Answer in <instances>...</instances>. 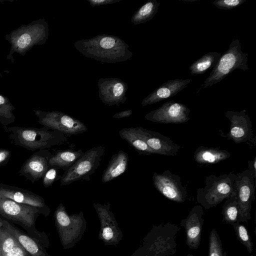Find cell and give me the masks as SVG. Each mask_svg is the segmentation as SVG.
I'll return each mask as SVG.
<instances>
[{
  "label": "cell",
  "instance_id": "cell-1",
  "mask_svg": "<svg viewBox=\"0 0 256 256\" xmlns=\"http://www.w3.org/2000/svg\"><path fill=\"white\" fill-rule=\"evenodd\" d=\"M76 48L85 56L112 64L125 62L132 57L129 46L119 37L102 34L74 43Z\"/></svg>",
  "mask_w": 256,
  "mask_h": 256
},
{
  "label": "cell",
  "instance_id": "cell-2",
  "mask_svg": "<svg viewBox=\"0 0 256 256\" xmlns=\"http://www.w3.org/2000/svg\"><path fill=\"white\" fill-rule=\"evenodd\" d=\"M6 130L12 144L31 151L59 146L68 140V135L46 126L38 128L13 126Z\"/></svg>",
  "mask_w": 256,
  "mask_h": 256
},
{
  "label": "cell",
  "instance_id": "cell-3",
  "mask_svg": "<svg viewBox=\"0 0 256 256\" xmlns=\"http://www.w3.org/2000/svg\"><path fill=\"white\" fill-rule=\"evenodd\" d=\"M170 222L153 226L142 246L131 256H170L176 252L175 238L180 230Z\"/></svg>",
  "mask_w": 256,
  "mask_h": 256
},
{
  "label": "cell",
  "instance_id": "cell-4",
  "mask_svg": "<svg viewBox=\"0 0 256 256\" xmlns=\"http://www.w3.org/2000/svg\"><path fill=\"white\" fill-rule=\"evenodd\" d=\"M236 177V174L233 172L219 176L211 174L206 176L204 186L196 190L197 202L204 210H208L235 195Z\"/></svg>",
  "mask_w": 256,
  "mask_h": 256
},
{
  "label": "cell",
  "instance_id": "cell-5",
  "mask_svg": "<svg viewBox=\"0 0 256 256\" xmlns=\"http://www.w3.org/2000/svg\"><path fill=\"white\" fill-rule=\"evenodd\" d=\"M54 216L63 248L66 250L72 248L82 239L86 229V222L82 212L68 214L65 206L60 203Z\"/></svg>",
  "mask_w": 256,
  "mask_h": 256
},
{
  "label": "cell",
  "instance_id": "cell-6",
  "mask_svg": "<svg viewBox=\"0 0 256 256\" xmlns=\"http://www.w3.org/2000/svg\"><path fill=\"white\" fill-rule=\"evenodd\" d=\"M248 53L242 50L240 40H233L228 50L221 55L201 88H206L218 84L236 69L248 70Z\"/></svg>",
  "mask_w": 256,
  "mask_h": 256
},
{
  "label": "cell",
  "instance_id": "cell-7",
  "mask_svg": "<svg viewBox=\"0 0 256 256\" xmlns=\"http://www.w3.org/2000/svg\"><path fill=\"white\" fill-rule=\"evenodd\" d=\"M104 152V146H100L84 152L83 155L62 176L60 185H68L79 180H90V176L100 166Z\"/></svg>",
  "mask_w": 256,
  "mask_h": 256
},
{
  "label": "cell",
  "instance_id": "cell-8",
  "mask_svg": "<svg viewBox=\"0 0 256 256\" xmlns=\"http://www.w3.org/2000/svg\"><path fill=\"white\" fill-rule=\"evenodd\" d=\"M48 34V24L44 20L20 28L8 36L12 44L10 52L24 53L34 45L44 44Z\"/></svg>",
  "mask_w": 256,
  "mask_h": 256
},
{
  "label": "cell",
  "instance_id": "cell-9",
  "mask_svg": "<svg viewBox=\"0 0 256 256\" xmlns=\"http://www.w3.org/2000/svg\"><path fill=\"white\" fill-rule=\"evenodd\" d=\"M48 216L42 210L30 205L16 202L0 196V215L6 220L16 222L25 228H34L40 214Z\"/></svg>",
  "mask_w": 256,
  "mask_h": 256
},
{
  "label": "cell",
  "instance_id": "cell-10",
  "mask_svg": "<svg viewBox=\"0 0 256 256\" xmlns=\"http://www.w3.org/2000/svg\"><path fill=\"white\" fill-rule=\"evenodd\" d=\"M236 175L234 192L239 209L238 220L248 224L252 218L250 212L255 198L256 179L248 169Z\"/></svg>",
  "mask_w": 256,
  "mask_h": 256
},
{
  "label": "cell",
  "instance_id": "cell-11",
  "mask_svg": "<svg viewBox=\"0 0 256 256\" xmlns=\"http://www.w3.org/2000/svg\"><path fill=\"white\" fill-rule=\"evenodd\" d=\"M41 125L60 132L66 135H76L86 132V126L80 120L58 111L34 110Z\"/></svg>",
  "mask_w": 256,
  "mask_h": 256
},
{
  "label": "cell",
  "instance_id": "cell-12",
  "mask_svg": "<svg viewBox=\"0 0 256 256\" xmlns=\"http://www.w3.org/2000/svg\"><path fill=\"white\" fill-rule=\"evenodd\" d=\"M100 222V230L98 234L99 240L106 246H116L122 240L123 234L120 228L116 218L110 210V204H93Z\"/></svg>",
  "mask_w": 256,
  "mask_h": 256
},
{
  "label": "cell",
  "instance_id": "cell-13",
  "mask_svg": "<svg viewBox=\"0 0 256 256\" xmlns=\"http://www.w3.org/2000/svg\"><path fill=\"white\" fill-rule=\"evenodd\" d=\"M152 180L157 190L168 200L176 202H184L187 198L188 192L182 184L181 178L168 170L162 174L154 172Z\"/></svg>",
  "mask_w": 256,
  "mask_h": 256
},
{
  "label": "cell",
  "instance_id": "cell-14",
  "mask_svg": "<svg viewBox=\"0 0 256 256\" xmlns=\"http://www.w3.org/2000/svg\"><path fill=\"white\" fill-rule=\"evenodd\" d=\"M190 110L184 104L170 100L144 116L149 121L162 124H181L190 120Z\"/></svg>",
  "mask_w": 256,
  "mask_h": 256
},
{
  "label": "cell",
  "instance_id": "cell-15",
  "mask_svg": "<svg viewBox=\"0 0 256 256\" xmlns=\"http://www.w3.org/2000/svg\"><path fill=\"white\" fill-rule=\"evenodd\" d=\"M225 116L230 120V130L226 134L220 132V135L236 144L246 142L252 138L254 136L252 122L246 110L240 112L228 110Z\"/></svg>",
  "mask_w": 256,
  "mask_h": 256
},
{
  "label": "cell",
  "instance_id": "cell-16",
  "mask_svg": "<svg viewBox=\"0 0 256 256\" xmlns=\"http://www.w3.org/2000/svg\"><path fill=\"white\" fill-rule=\"evenodd\" d=\"M98 97L109 106L124 104L127 100L128 86L118 78H101L98 82Z\"/></svg>",
  "mask_w": 256,
  "mask_h": 256
},
{
  "label": "cell",
  "instance_id": "cell-17",
  "mask_svg": "<svg viewBox=\"0 0 256 256\" xmlns=\"http://www.w3.org/2000/svg\"><path fill=\"white\" fill-rule=\"evenodd\" d=\"M52 156L47 149L38 150L24 162L19 170V175L32 183L39 180L50 167L49 160Z\"/></svg>",
  "mask_w": 256,
  "mask_h": 256
},
{
  "label": "cell",
  "instance_id": "cell-18",
  "mask_svg": "<svg viewBox=\"0 0 256 256\" xmlns=\"http://www.w3.org/2000/svg\"><path fill=\"white\" fill-rule=\"evenodd\" d=\"M135 128L138 135L154 154L175 156L181 148L171 138L158 132L147 130L142 126Z\"/></svg>",
  "mask_w": 256,
  "mask_h": 256
},
{
  "label": "cell",
  "instance_id": "cell-19",
  "mask_svg": "<svg viewBox=\"0 0 256 256\" xmlns=\"http://www.w3.org/2000/svg\"><path fill=\"white\" fill-rule=\"evenodd\" d=\"M204 215L203 208L200 205H196L190 211L186 218L180 222V226L185 230L186 244L190 249L196 250L200 245Z\"/></svg>",
  "mask_w": 256,
  "mask_h": 256
},
{
  "label": "cell",
  "instance_id": "cell-20",
  "mask_svg": "<svg viewBox=\"0 0 256 256\" xmlns=\"http://www.w3.org/2000/svg\"><path fill=\"white\" fill-rule=\"evenodd\" d=\"M0 196L12 200L16 202L38 208L44 211L48 216L50 208L41 196L30 190L16 186L0 184Z\"/></svg>",
  "mask_w": 256,
  "mask_h": 256
},
{
  "label": "cell",
  "instance_id": "cell-21",
  "mask_svg": "<svg viewBox=\"0 0 256 256\" xmlns=\"http://www.w3.org/2000/svg\"><path fill=\"white\" fill-rule=\"evenodd\" d=\"M192 81V80L190 78L169 80L146 96L142 100L141 104L144 106L172 97L180 92Z\"/></svg>",
  "mask_w": 256,
  "mask_h": 256
},
{
  "label": "cell",
  "instance_id": "cell-22",
  "mask_svg": "<svg viewBox=\"0 0 256 256\" xmlns=\"http://www.w3.org/2000/svg\"><path fill=\"white\" fill-rule=\"evenodd\" d=\"M0 222L4 228L16 239L30 256H50L46 247L39 240L26 235L2 217H0Z\"/></svg>",
  "mask_w": 256,
  "mask_h": 256
},
{
  "label": "cell",
  "instance_id": "cell-23",
  "mask_svg": "<svg viewBox=\"0 0 256 256\" xmlns=\"http://www.w3.org/2000/svg\"><path fill=\"white\" fill-rule=\"evenodd\" d=\"M230 153L220 148L199 146L194 152V160L202 164H216L228 158Z\"/></svg>",
  "mask_w": 256,
  "mask_h": 256
},
{
  "label": "cell",
  "instance_id": "cell-24",
  "mask_svg": "<svg viewBox=\"0 0 256 256\" xmlns=\"http://www.w3.org/2000/svg\"><path fill=\"white\" fill-rule=\"evenodd\" d=\"M128 161V154L123 150L114 154L103 172L102 182H109L124 173L127 169Z\"/></svg>",
  "mask_w": 256,
  "mask_h": 256
},
{
  "label": "cell",
  "instance_id": "cell-25",
  "mask_svg": "<svg viewBox=\"0 0 256 256\" xmlns=\"http://www.w3.org/2000/svg\"><path fill=\"white\" fill-rule=\"evenodd\" d=\"M0 256H30L0 222Z\"/></svg>",
  "mask_w": 256,
  "mask_h": 256
},
{
  "label": "cell",
  "instance_id": "cell-26",
  "mask_svg": "<svg viewBox=\"0 0 256 256\" xmlns=\"http://www.w3.org/2000/svg\"><path fill=\"white\" fill-rule=\"evenodd\" d=\"M82 150L67 149L52 154L49 160L50 166H55L64 172L68 170L84 154Z\"/></svg>",
  "mask_w": 256,
  "mask_h": 256
},
{
  "label": "cell",
  "instance_id": "cell-27",
  "mask_svg": "<svg viewBox=\"0 0 256 256\" xmlns=\"http://www.w3.org/2000/svg\"><path fill=\"white\" fill-rule=\"evenodd\" d=\"M120 137L133 147L139 154H154L146 142L138 135L135 128H124L119 131Z\"/></svg>",
  "mask_w": 256,
  "mask_h": 256
},
{
  "label": "cell",
  "instance_id": "cell-28",
  "mask_svg": "<svg viewBox=\"0 0 256 256\" xmlns=\"http://www.w3.org/2000/svg\"><path fill=\"white\" fill-rule=\"evenodd\" d=\"M221 55L220 52H210L205 54L189 66L190 74L192 75L204 74L213 68Z\"/></svg>",
  "mask_w": 256,
  "mask_h": 256
},
{
  "label": "cell",
  "instance_id": "cell-29",
  "mask_svg": "<svg viewBox=\"0 0 256 256\" xmlns=\"http://www.w3.org/2000/svg\"><path fill=\"white\" fill-rule=\"evenodd\" d=\"M160 4L156 0L146 2L134 14L130 19L132 22L139 24L150 21L156 14Z\"/></svg>",
  "mask_w": 256,
  "mask_h": 256
},
{
  "label": "cell",
  "instance_id": "cell-30",
  "mask_svg": "<svg viewBox=\"0 0 256 256\" xmlns=\"http://www.w3.org/2000/svg\"><path fill=\"white\" fill-rule=\"evenodd\" d=\"M222 208V214L224 222L231 224L240 222L238 202L236 195L226 198Z\"/></svg>",
  "mask_w": 256,
  "mask_h": 256
},
{
  "label": "cell",
  "instance_id": "cell-31",
  "mask_svg": "<svg viewBox=\"0 0 256 256\" xmlns=\"http://www.w3.org/2000/svg\"><path fill=\"white\" fill-rule=\"evenodd\" d=\"M14 109L9 100L0 94V123L4 127L14 122Z\"/></svg>",
  "mask_w": 256,
  "mask_h": 256
},
{
  "label": "cell",
  "instance_id": "cell-32",
  "mask_svg": "<svg viewBox=\"0 0 256 256\" xmlns=\"http://www.w3.org/2000/svg\"><path fill=\"white\" fill-rule=\"evenodd\" d=\"M237 238L240 242L246 247L248 252L252 254L253 252L254 244L248 232L246 226L237 222L232 224Z\"/></svg>",
  "mask_w": 256,
  "mask_h": 256
},
{
  "label": "cell",
  "instance_id": "cell-33",
  "mask_svg": "<svg viewBox=\"0 0 256 256\" xmlns=\"http://www.w3.org/2000/svg\"><path fill=\"white\" fill-rule=\"evenodd\" d=\"M208 256H225L220 236L215 229L212 230L210 234Z\"/></svg>",
  "mask_w": 256,
  "mask_h": 256
},
{
  "label": "cell",
  "instance_id": "cell-34",
  "mask_svg": "<svg viewBox=\"0 0 256 256\" xmlns=\"http://www.w3.org/2000/svg\"><path fill=\"white\" fill-rule=\"evenodd\" d=\"M59 170L56 166H50L42 178V184L44 188L51 186L55 181L60 179L62 176L58 175Z\"/></svg>",
  "mask_w": 256,
  "mask_h": 256
},
{
  "label": "cell",
  "instance_id": "cell-35",
  "mask_svg": "<svg viewBox=\"0 0 256 256\" xmlns=\"http://www.w3.org/2000/svg\"><path fill=\"white\" fill-rule=\"evenodd\" d=\"M246 0H215L212 4L221 10H231L242 4Z\"/></svg>",
  "mask_w": 256,
  "mask_h": 256
},
{
  "label": "cell",
  "instance_id": "cell-36",
  "mask_svg": "<svg viewBox=\"0 0 256 256\" xmlns=\"http://www.w3.org/2000/svg\"><path fill=\"white\" fill-rule=\"evenodd\" d=\"M10 152L7 149L0 148V166L6 164L10 158Z\"/></svg>",
  "mask_w": 256,
  "mask_h": 256
},
{
  "label": "cell",
  "instance_id": "cell-37",
  "mask_svg": "<svg viewBox=\"0 0 256 256\" xmlns=\"http://www.w3.org/2000/svg\"><path fill=\"white\" fill-rule=\"evenodd\" d=\"M121 0H87L90 5L93 7L109 4H113Z\"/></svg>",
  "mask_w": 256,
  "mask_h": 256
},
{
  "label": "cell",
  "instance_id": "cell-38",
  "mask_svg": "<svg viewBox=\"0 0 256 256\" xmlns=\"http://www.w3.org/2000/svg\"><path fill=\"white\" fill-rule=\"evenodd\" d=\"M132 114V110H125L114 114L112 117L114 118H128Z\"/></svg>",
  "mask_w": 256,
  "mask_h": 256
},
{
  "label": "cell",
  "instance_id": "cell-39",
  "mask_svg": "<svg viewBox=\"0 0 256 256\" xmlns=\"http://www.w3.org/2000/svg\"><path fill=\"white\" fill-rule=\"evenodd\" d=\"M248 169L251 172L254 178H256V157L253 160L248 161Z\"/></svg>",
  "mask_w": 256,
  "mask_h": 256
},
{
  "label": "cell",
  "instance_id": "cell-40",
  "mask_svg": "<svg viewBox=\"0 0 256 256\" xmlns=\"http://www.w3.org/2000/svg\"><path fill=\"white\" fill-rule=\"evenodd\" d=\"M186 256H194L191 254H188Z\"/></svg>",
  "mask_w": 256,
  "mask_h": 256
}]
</instances>
